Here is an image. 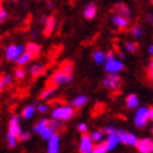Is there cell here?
I'll return each instance as SVG.
<instances>
[{
  "label": "cell",
  "mask_w": 153,
  "mask_h": 153,
  "mask_svg": "<svg viewBox=\"0 0 153 153\" xmlns=\"http://www.w3.org/2000/svg\"><path fill=\"white\" fill-rule=\"evenodd\" d=\"M149 120L153 121V107H149Z\"/></svg>",
  "instance_id": "7bdbcfd3"
},
{
  "label": "cell",
  "mask_w": 153,
  "mask_h": 153,
  "mask_svg": "<svg viewBox=\"0 0 153 153\" xmlns=\"http://www.w3.org/2000/svg\"><path fill=\"white\" fill-rule=\"evenodd\" d=\"M112 22H113V25L118 29H126L129 25V19L123 16V15L114 14L112 16Z\"/></svg>",
  "instance_id": "7c38bea8"
},
{
  "label": "cell",
  "mask_w": 153,
  "mask_h": 153,
  "mask_svg": "<svg viewBox=\"0 0 153 153\" xmlns=\"http://www.w3.org/2000/svg\"><path fill=\"white\" fill-rule=\"evenodd\" d=\"M72 81V75L68 74V72H65L62 70H59L53 74L51 77H50V82L52 83V86H62V85H67Z\"/></svg>",
  "instance_id": "5b68a950"
},
{
  "label": "cell",
  "mask_w": 153,
  "mask_h": 153,
  "mask_svg": "<svg viewBox=\"0 0 153 153\" xmlns=\"http://www.w3.org/2000/svg\"><path fill=\"white\" fill-rule=\"evenodd\" d=\"M120 140H121V143H123L125 146H128V147H137L140 140L136 134L131 133V132H127V131H120Z\"/></svg>",
  "instance_id": "ba28073f"
},
{
  "label": "cell",
  "mask_w": 153,
  "mask_h": 153,
  "mask_svg": "<svg viewBox=\"0 0 153 153\" xmlns=\"http://www.w3.org/2000/svg\"><path fill=\"white\" fill-rule=\"evenodd\" d=\"M148 53L153 57V45H151V46L148 48Z\"/></svg>",
  "instance_id": "f6af8a7d"
},
{
  "label": "cell",
  "mask_w": 153,
  "mask_h": 153,
  "mask_svg": "<svg viewBox=\"0 0 153 153\" xmlns=\"http://www.w3.org/2000/svg\"><path fill=\"white\" fill-rule=\"evenodd\" d=\"M107 147L105 146V143H97L95 146V149H94V153H107Z\"/></svg>",
  "instance_id": "d6a6232c"
},
{
  "label": "cell",
  "mask_w": 153,
  "mask_h": 153,
  "mask_svg": "<svg viewBox=\"0 0 153 153\" xmlns=\"http://www.w3.org/2000/svg\"><path fill=\"white\" fill-rule=\"evenodd\" d=\"M152 133H153V127H152Z\"/></svg>",
  "instance_id": "c3c4849f"
},
{
  "label": "cell",
  "mask_w": 153,
  "mask_h": 153,
  "mask_svg": "<svg viewBox=\"0 0 153 153\" xmlns=\"http://www.w3.org/2000/svg\"><path fill=\"white\" fill-rule=\"evenodd\" d=\"M60 152V136L56 133L48 142V153H59Z\"/></svg>",
  "instance_id": "4fadbf2b"
},
{
  "label": "cell",
  "mask_w": 153,
  "mask_h": 153,
  "mask_svg": "<svg viewBox=\"0 0 153 153\" xmlns=\"http://www.w3.org/2000/svg\"><path fill=\"white\" fill-rule=\"evenodd\" d=\"M136 148L140 153H153V140L149 137L141 138Z\"/></svg>",
  "instance_id": "30bf717a"
},
{
  "label": "cell",
  "mask_w": 153,
  "mask_h": 153,
  "mask_svg": "<svg viewBox=\"0 0 153 153\" xmlns=\"http://www.w3.org/2000/svg\"><path fill=\"white\" fill-rule=\"evenodd\" d=\"M61 70L65 71V72L71 74V72L74 71V65H72V62H70V61H66V62H64L62 65H61Z\"/></svg>",
  "instance_id": "1f68e13d"
},
{
  "label": "cell",
  "mask_w": 153,
  "mask_h": 153,
  "mask_svg": "<svg viewBox=\"0 0 153 153\" xmlns=\"http://www.w3.org/2000/svg\"><path fill=\"white\" fill-rule=\"evenodd\" d=\"M147 67H148V70H152V68H153V57L148 60V62H147Z\"/></svg>",
  "instance_id": "ab89813d"
},
{
  "label": "cell",
  "mask_w": 153,
  "mask_h": 153,
  "mask_svg": "<svg viewBox=\"0 0 153 153\" xmlns=\"http://www.w3.org/2000/svg\"><path fill=\"white\" fill-rule=\"evenodd\" d=\"M77 131L81 132L82 134H85L87 132V125L85 123V122H80V123L77 125Z\"/></svg>",
  "instance_id": "74e56055"
},
{
  "label": "cell",
  "mask_w": 153,
  "mask_h": 153,
  "mask_svg": "<svg viewBox=\"0 0 153 153\" xmlns=\"http://www.w3.org/2000/svg\"><path fill=\"white\" fill-rule=\"evenodd\" d=\"M120 133V132H118ZM118 133H113V134H108L107 136L106 141L103 142L105 146L107 147V151H113L114 148H117V146L121 143V140H120V134Z\"/></svg>",
  "instance_id": "8fae6325"
},
{
  "label": "cell",
  "mask_w": 153,
  "mask_h": 153,
  "mask_svg": "<svg viewBox=\"0 0 153 153\" xmlns=\"http://www.w3.org/2000/svg\"><path fill=\"white\" fill-rule=\"evenodd\" d=\"M96 13H97V9H96V5L95 4H88L85 9H83V18L87 19V20H91L96 16Z\"/></svg>",
  "instance_id": "ac0fdd59"
},
{
  "label": "cell",
  "mask_w": 153,
  "mask_h": 153,
  "mask_svg": "<svg viewBox=\"0 0 153 153\" xmlns=\"http://www.w3.org/2000/svg\"><path fill=\"white\" fill-rule=\"evenodd\" d=\"M53 29H55V19L53 18H49L48 22L44 25V34L45 36H50L53 31Z\"/></svg>",
  "instance_id": "603a6c76"
},
{
  "label": "cell",
  "mask_w": 153,
  "mask_h": 153,
  "mask_svg": "<svg viewBox=\"0 0 153 153\" xmlns=\"http://www.w3.org/2000/svg\"><path fill=\"white\" fill-rule=\"evenodd\" d=\"M91 138H92L94 142H97V143H100L103 138V132L102 131H94V132H91Z\"/></svg>",
  "instance_id": "83f0119b"
},
{
  "label": "cell",
  "mask_w": 153,
  "mask_h": 153,
  "mask_svg": "<svg viewBox=\"0 0 153 153\" xmlns=\"http://www.w3.org/2000/svg\"><path fill=\"white\" fill-rule=\"evenodd\" d=\"M102 132L108 136V134H113V133H118L120 131H118V129L114 127V126L108 125V126H105V127H103V131H102Z\"/></svg>",
  "instance_id": "4dcf8cb0"
},
{
  "label": "cell",
  "mask_w": 153,
  "mask_h": 153,
  "mask_svg": "<svg viewBox=\"0 0 153 153\" xmlns=\"http://www.w3.org/2000/svg\"><path fill=\"white\" fill-rule=\"evenodd\" d=\"M6 18H7V13H6V10L4 9V7L1 6V7H0V21L4 22L6 20Z\"/></svg>",
  "instance_id": "f35d334b"
},
{
  "label": "cell",
  "mask_w": 153,
  "mask_h": 153,
  "mask_svg": "<svg viewBox=\"0 0 153 153\" xmlns=\"http://www.w3.org/2000/svg\"><path fill=\"white\" fill-rule=\"evenodd\" d=\"M125 49L128 51V52H136L137 49H138V46H137V44L136 42H132V41H127L125 44Z\"/></svg>",
  "instance_id": "f546056e"
},
{
  "label": "cell",
  "mask_w": 153,
  "mask_h": 153,
  "mask_svg": "<svg viewBox=\"0 0 153 153\" xmlns=\"http://www.w3.org/2000/svg\"><path fill=\"white\" fill-rule=\"evenodd\" d=\"M87 102H88V97L86 95H79L74 98L71 103H72L74 108H81V107H83Z\"/></svg>",
  "instance_id": "2e32d148"
},
{
  "label": "cell",
  "mask_w": 153,
  "mask_h": 153,
  "mask_svg": "<svg viewBox=\"0 0 153 153\" xmlns=\"http://www.w3.org/2000/svg\"><path fill=\"white\" fill-rule=\"evenodd\" d=\"M4 87H5V83H4V81L1 79H0V91H3Z\"/></svg>",
  "instance_id": "ee69618b"
},
{
  "label": "cell",
  "mask_w": 153,
  "mask_h": 153,
  "mask_svg": "<svg viewBox=\"0 0 153 153\" xmlns=\"http://www.w3.org/2000/svg\"><path fill=\"white\" fill-rule=\"evenodd\" d=\"M114 9H116V13L120 14V15H123L126 18H131V10H129V7L125 4H117L114 6Z\"/></svg>",
  "instance_id": "44dd1931"
},
{
  "label": "cell",
  "mask_w": 153,
  "mask_h": 153,
  "mask_svg": "<svg viewBox=\"0 0 153 153\" xmlns=\"http://www.w3.org/2000/svg\"><path fill=\"white\" fill-rule=\"evenodd\" d=\"M36 112V107L33 106V105H27L22 108V112H21V117L25 118V120H30L31 117H34V113Z\"/></svg>",
  "instance_id": "d6986e66"
},
{
  "label": "cell",
  "mask_w": 153,
  "mask_h": 153,
  "mask_svg": "<svg viewBox=\"0 0 153 153\" xmlns=\"http://www.w3.org/2000/svg\"><path fill=\"white\" fill-rule=\"evenodd\" d=\"M25 52V48L22 45H16V44H10L5 48V59L7 61H16L19 57Z\"/></svg>",
  "instance_id": "277c9868"
},
{
  "label": "cell",
  "mask_w": 153,
  "mask_h": 153,
  "mask_svg": "<svg viewBox=\"0 0 153 153\" xmlns=\"http://www.w3.org/2000/svg\"><path fill=\"white\" fill-rule=\"evenodd\" d=\"M50 108V106L48 103H37L36 105V111L39 112V113H45V112H48Z\"/></svg>",
  "instance_id": "e575fe53"
},
{
  "label": "cell",
  "mask_w": 153,
  "mask_h": 153,
  "mask_svg": "<svg viewBox=\"0 0 153 153\" xmlns=\"http://www.w3.org/2000/svg\"><path fill=\"white\" fill-rule=\"evenodd\" d=\"M30 138H31V134H30V132H27V131H22L21 134L19 136V141H21V142H26Z\"/></svg>",
  "instance_id": "8d00e7d4"
},
{
  "label": "cell",
  "mask_w": 153,
  "mask_h": 153,
  "mask_svg": "<svg viewBox=\"0 0 153 153\" xmlns=\"http://www.w3.org/2000/svg\"><path fill=\"white\" fill-rule=\"evenodd\" d=\"M151 1H152V3H153V0H151Z\"/></svg>",
  "instance_id": "681fc988"
},
{
  "label": "cell",
  "mask_w": 153,
  "mask_h": 153,
  "mask_svg": "<svg viewBox=\"0 0 153 153\" xmlns=\"http://www.w3.org/2000/svg\"><path fill=\"white\" fill-rule=\"evenodd\" d=\"M25 51L33 59H35V57H37V56L40 55V46L36 42H29L26 46H25Z\"/></svg>",
  "instance_id": "9a60e30c"
},
{
  "label": "cell",
  "mask_w": 153,
  "mask_h": 153,
  "mask_svg": "<svg viewBox=\"0 0 153 153\" xmlns=\"http://www.w3.org/2000/svg\"><path fill=\"white\" fill-rule=\"evenodd\" d=\"M123 61L116 57L113 51H108L106 53V62H105V70L108 74H118L123 70Z\"/></svg>",
  "instance_id": "7a4b0ae2"
},
{
  "label": "cell",
  "mask_w": 153,
  "mask_h": 153,
  "mask_svg": "<svg viewBox=\"0 0 153 153\" xmlns=\"http://www.w3.org/2000/svg\"><path fill=\"white\" fill-rule=\"evenodd\" d=\"M18 141H19L18 137H15V136H13V134H10V133L6 134V142H7V146H9L10 148H14L15 146H16Z\"/></svg>",
  "instance_id": "4316f807"
},
{
  "label": "cell",
  "mask_w": 153,
  "mask_h": 153,
  "mask_svg": "<svg viewBox=\"0 0 153 153\" xmlns=\"http://www.w3.org/2000/svg\"><path fill=\"white\" fill-rule=\"evenodd\" d=\"M75 114L74 107L70 105H60L56 106L55 108H52L51 111V117L55 121H61V122H66L68 120H71Z\"/></svg>",
  "instance_id": "6da1fadb"
},
{
  "label": "cell",
  "mask_w": 153,
  "mask_h": 153,
  "mask_svg": "<svg viewBox=\"0 0 153 153\" xmlns=\"http://www.w3.org/2000/svg\"><path fill=\"white\" fill-rule=\"evenodd\" d=\"M29 72H30V75H31L33 77H36V76H39V75L44 74V67H42L41 64L35 62V64H33L31 66H30Z\"/></svg>",
  "instance_id": "7402d4cb"
},
{
  "label": "cell",
  "mask_w": 153,
  "mask_h": 153,
  "mask_svg": "<svg viewBox=\"0 0 153 153\" xmlns=\"http://www.w3.org/2000/svg\"><path fill=\"white\" fill-rule=\"evenodd\" d=\"M25 71H24V68H21V67H19V68H16L15 70V72H14V76H15V79L16 80H22V79H25Z\"/></svg>",
  "instance_id": "836d02e7"
},
{
  "label": "cell",
  "mask_w": 153,
  "mask_h": 153,
  "mask_svg": "<svg viewBox=\"0 0 153 153\" xmlns=\"http://www.w3.org/2000/svg\"><path fill=\"white\" fill-rule=\"evenodd\" d=\"M52 6H53V5H52V3H51V1H49V3H48V7H49V9H52Z\"/></svg>",
  "instance_id": "7dc6e473"
},
{
  "label": "cell",
  "mask_w": 153,
  "mask_h": 153,
  "mask_svg": "<svg viewBox=\"0 0 153 153\" xmlns=\"http://www.w3.org/2000/svg\"><path fill=\"white\" fill-rule=\"evenodd\" d=\"M92 60L96 65H103L106 62V53H103L100 50H96L92 53Z\"/></svg>",
  "instance_id": "ffe728a7"
},
{
  "label": "cell",
  "mask_w": 153,
  "mask_h": 153,
  "mask_svg": "<svg viewBox=\"0 0 153 153\" xmlns=\"http://www.w3.org/2000/svg\"><path fill=\"white\" fill-rule=\"evenodd\" d=\"M48 20H49V16H41V19H40V21H41V24H42V25L46 24Z\"/></svg>",
  "instance_id": "60d3db41"
},
{
  "label": "cell",
  "mask_w": 153,
  "mask_h": 153,
  "mask_svg": "<svg viewBox=\"0 0 153 153\" xmlns=\"http://www.w3.org/2000/svg\"><path fill=\"white\" fill-rule=\"evenodd\" d=\"M146 20H147L148 22H152V21H153V16H152L151 14H147V15H146Z\"/></svg>",
  "instance_id": "b9f144b4"
},
{
  "label": "cell",
  "mask_w": 153,
  "mask_h": 153,
  "mask_svg": "<svg viewBox=\"0 0 153 153\" xmlns=\"http://www.w3.org/2000/svg\"><path fill=\"white\" fill-rule=\"evenodd\" d=\"M49 123H50V121L46 120V118H41L39 122H36L35 126H34V132L37 133V134H41L45 129H46L49 127Z\"/></svg>",
  "instance_id": "e0dca14e"
},
{
  "label": "cell",
  "mask_w": 153,
  "mask_h": 153,
  "mask_svg": "<svg viewBox=\"0 0 153 153\" xmlns=\"http://www.w3.org/2000/svg\"><path fill=\"white\" fill-rule=\"evenodd\" d=\"M132 35H133V37H136V39H141V37L143 36V30L138 26V25H133V27H132Z\"/></svg>",
  "instance_id": "f1b7e54d"
},
{
  "label": "cell",
  "mask_w": 153,
  "mask_h": 153,
  "mask_svg": "<svg viewBox=\"0 0 153 153\" xmlns=\"http://www.w3.org/2000/svg\"><path fill=\"white\" fill-rule=\"evenodd\" d=\"M1 80L4 81L5 86H9V85H11V82H13V76L10 74H4L1 76Z\"/></svg>",
  "instance_id": "d590c367"
},
{
  "label": "cell",
  "mask_w": 153,
  "mask_h": 153,
  "mask_svg": "<svg viewBox=\"0 0 153 153\" xmlns=\"http://www.w3.org/2000/svg\"><path fill=\"white\" fill-rule=\"evenodd\" d=\"M149 77L153 80V68H152V70H149Z\"/></svg>",
  "instance_id": "bcb514c9"
},
{
  "label": "cell",
  "mask_w": 153,
  "mask_h": 153,
  "mask_svg": "<svg viewBox=\"0 0 153 153\" xmlns=\"http://www.w3.org/2000/svg\"><path fill=\"white\" fill-rule=\"evenodd\" d=\"M22 129H21V126H20V116L18 114H14V116L10 118L9 121V126H7V133H10L15 137H18L21 134Z\"/></svg>",
  "instance_id": "9c48e42d"
},
{
  "label": "cell",
  "mask_w": 153,
  "mask_h": 153,
  "mask_svg": "<svg viewBox=\"0 0 153 153\" xmlns=\"http://www.w3.org/2000/svg\"><path fill=\"white\" fill-rule=\"evenodd\" d=\"M102 83L106 88H108L110 91H116L118 90L121 85V77L118 74H108L106 77L102 80Z\"/></svg>",
  "instance_id": "8992f818"
},
{
  "label": "cell",
  "mask_w": 153,
  "mask_h": 153,
  "mask_svg": "<svg viewBox=\"0 0 153 153\" xmlns=\"http://www.w3.org/2000/svg\"><path fill=\"white\" fill-rule=\"evenodd\" d=\"M31 60H33V57L30 56L29 53H27V52L25 51V52L22 53V55H21V56L19 57V60L16 61V64H18V65H19V66L21 67V66H25L26 64H29V62H30V61H31Z\"/></svg>",
  "instance_id": "484cf974"
},
{
  "label": "cell",
  "mask_w": 153,
  "mask_h": 153,
  "mask_svg": "<svg viewBox=\"0 0 153 153\" xmlns=\"http://www.w3.org/2000/svg\"><path fill=\"white\" fill-rule=\"evenodd\" d=\"M55 134H56V131H55V129H53V128H51V127L49 126V127H48L46 129H45V131H44V132H42L40 136H41V138H42L44 141H48V142H49V141H50V140H51V138H52V137L55 136Z\"/></svg>",
  "instance_id": "cb8c5ba5"
},
{
  "label": "cell",
  "mask_w": 153,
  "mask_h": 153,
  "mask_svg": "<svg viewBox=\"0 0 153 153\" xmlns=\"http://www.w3.org/2000/svg\"><path fill=\"white\" fill-rule=\"evenodd\" d=\"M126 107L129 110H137L140 107V98L137 95L131 94L126 97Z\"/></svg>",
  "instance_id": "5bb4252c"
},
{
  "label": "cell",
  "mask_w": 153,
  "mask_h": 153,
  "mask_svg": "<svg viewBox=\"0 0 153 153\" xmlns=\"http://www.w3.org/2000/svg\"><path fill=\"white\" fill-rule=\"evenodd\" d=\"M55 92H56V88H55V86H51V87H48V88H45L44 91H42V94H41V100H49L50 97H52L53 95H55Z\"/></svg>",
  "instance_id": "d4e9b609"
},
{
  "label": "cell",
  "mask_w": 153,
  "mask_h": 153,
  "mask_svg": "<svg viewBox=\"0 0 153 153\" xmlns=\"http://www.w3.org/2000/svg\"><path fill=\"white\" fill-rule=\"evenodd\" d=\"M149 121V107L146 106H140L134 112L133 117V123L137 128H144L147 126Z\"/></svg>",
  "instance_id": "3957f363"
},
{
  "label": "cell",
  "mask_w": 153,
  "mask_h": 153,
  "mask_svg": "<svg viewBox=\"0 0 153 153\" xmlns=\"http://www.w3.org/2000/svg\"><path fill=\"white\" fill-rule=\"evenodd\" d=\"M95 146H94V141L91 138V136L85 133L82 134L80 143H79V151L80 153H94Z\"/></svg>",
  "instance_id": "52a82bcc"
}]
</instances>
